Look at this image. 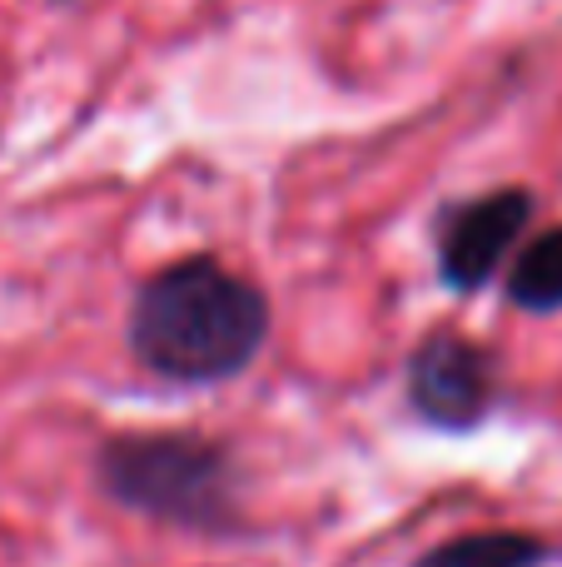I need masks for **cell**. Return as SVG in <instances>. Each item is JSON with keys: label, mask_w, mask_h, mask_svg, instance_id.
I'll use <instances>...</instances> for the list:
<instances>
[{"label": "cell", "mask_w": 562, "mask_h": 567, "mask_svg": "<svg viewBox=\"0 0 562 567\" xmlns=\"http://www.w3.org/2000/svg\"><path fill=\"white\" fill-rule=\"evenodd\" d=\"M269 299L215 255L155 269L129 303V353L169 383H225L259 359Z\"/></svg>", "instance_id": "1"}, {"label": "cell", "mask_w": 562, "mask_h": 567, "mask_svg": "<svg viewBox=\"0 0 562 567\" xmlns=\"http://www.w3.org/2000/svg\"><path fill=\"white\" fill-rule=\"evenodd\" d=\"M100 483L129 513L189 533L235 528L239 468L225 443L199 433H125L100 453Z\"/></svg>", "instance_id": "2"}, {"label": "cell", "mask_w": 562, "mask_h": 567, "mask_svg": "<svg viewBox=\"0 0 562 567\" xmlns=\"http://www.w3.org/2000/svg\"><path fill=\"white\" fill-rule=\"evenodd\" d=\"M498 369L483 343L438 329L408 353V409L444 433H468L493 413Z\"/></svg>", "instance_id": "3"}, {"label": "cell", "mask_w": 562, "mask_h": 567, "mask_svg": "<svg viewBox=\"0 0 562 567\" xmlns=\"http://www.w3.org/2000/svg\"><path fill=\"white\" fill-rule=\"evenodd\" d=\"M528 219H533L528 189H493V195L448 205L438 219V279L454 293L483 289L523 239Z\"/></svg>", "instance_id": "4"}, {"label": "cell", "mask_w": 562, "mask_h": 567, "mask_svg": "<svg viewBox=\"0 0 562 567\" xmlns=\"http://www.w3.org/2000/svg\"><path fill=\"white\" fill-rule=\"evenodd\" d=\"M548 563V543L528 533H468V538L438 543L414 567H538Z\"/></svg>", "instance_id": "5"}, {"label": "cell", "mask_w": 562, "mask_h": 567, "mask_svg": "<svg viewBox=\"0 0 562 567\" xmlns=\"http://www.w3.org/2000/svg\"><path fill=\"white\" fill-rule=\"evenodd\" d=\"M508 299L528 313L562 309V225L543 229L533 245H523L513 275H508Z\"/></svg>", "instance_id": "6"}]
</instances>
